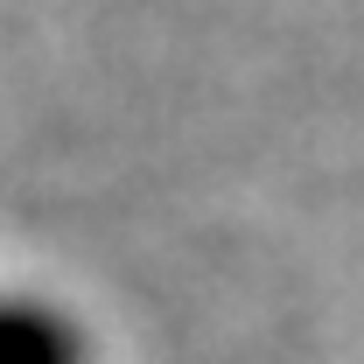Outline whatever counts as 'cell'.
I'll list each match as a JSON object with an SVG mask.
<instances>
[{"mask_svg": "<svg viewBox=\"0 0 364 364\" xmlns=\"http://www.w3.org/2000/svg\"><path fill=\"white\" fill-rule=\"evenodd\" d=\"M0 364H91L85 329L43 294H0Z\"/></svg>", "mask_w": 364, "mask_h": 364, "instance_id": "1", "label": "cell"}]
</instances>
